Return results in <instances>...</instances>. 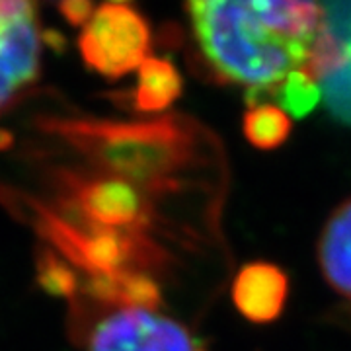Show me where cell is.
Segmentation results:
<instances>
[{
    "instance_id": "14",
    "label": "cell",
    "mask_w": 351,
    "mask_h": 351,
    "mask_svg": "<svg viewBox=\"0 0 351 351\" xmlns=\"http://www.w3.org/2000/svg\"><path fill=\"white\" fill-rule=\"evenodd\" d=\"M38 283L53 297H75L78 277L55 252L43 250L38 258Z\"/></svg>"
},
{
    "instance_id": "18",
    "label": "cell",
    "mask_w": 351,
    "mask_h": 351,
    "mask_svg": "<svg viewBox=\"0 0 351 351\" xmlns=\"http://www.w3.org/2000/svg\"><path fill=\"white\" fill-rule=\"evenodd\" d=\"M45 41L49 43L51 47H63V45H64L63 36H59L57 32H47V36H45Z\"/></svg>"
},
{
    "instance_id": "6",
    "label": "cell",
    "mask_w": 351,
    "mask_h": 351,
    "mask_svg": "<svg viewBox=\"0 0 351 351\" xmlns=\"http://www.w3.org/2000/svg\"><path fill=\"white\" fill-rule=\"evenodd\" d=\"M88 351H207V348L168 316L143 308H121L92 330Z\"/></svg>"
},
{
    "instance_id": "7",
    "label": "cell",
    "mask_w": 351,
    "mask_h": 351,
    "mask_svg": "<svg viewBox=\"0 0 351 351\" xmlns=\"http://www.w3.org/2000/svg\"><path fill=\"white\" fill-rule=\"evenodd\" d=\"M41 34L36 6L0 0V112L38 80Z\"/></svg>"
},
{
    "instance_id": "17",
    "label": "cell",
    "mask_w": 351,
    "mask_h": 351,
    "mask_svg": "<svg viewBox=\"0 0 351 351\" xmlns=\"http://www.w3.org/2000/svg\"><path fill=\"white\" fill-rule=\"evenodd\" d=\"M14 143L12 133L8 131V129H0V151H6V149H10Z\"/></svg>"
},
{
    "instance_id": "5",
    "label": "cell",
    "mask_w": 351,
    "mask_h": 351,
    "mask_svg": "<svg viewBox=\"0 0 351 351\" xmlns=\"http://www.w3.org/2000/svg\"><path fill=\"white\" fill-rule=\"evenodd\" d=\"M71 209L90 225L112 230H143L152 223L149 195L113 176H63Z\"/></svg>"
},
{
    "instance_id": "13",
    "label": "cell",
    "mask_w": 351,
    "mask_h": 351,
    "mask_svg": "<svg viewBox=\"0 0 351 351\" xmlns=\"http://www.w3.org/2000/svg\"><path fill=\"white\" fill-rule=\"evenodd\" d=\"M277 106L291 117H306L322 100L320 84L304 69L295 71L274 90Z\"/></svg>"
},
{
    "instance_id": "12",
    "label": "cell",
    "mask_w": 351,
    "mask_h": 351,
    "mask_svg": "<svg viewBox=\"0 0 351 351\" xmlns=\"http://www.w3.org/2000/svg\"><path fill=\"white\" fill-rule=\"evenodd\" d=\"M293 123L289 115L274 104H254L242 119L244 137L260 151H274L291 135Z\"/></svg>"
},
{
    "instance_id": "10",
    "label": "cell",
    "mask_w": 351,
    "mask_h": 351,
    "mask_svg": "<svg viewBox=\"0 0 351 351\" xmlns=\"http://www.w3.org/2000/svg\"><path fill=\"white\" fill-rule=\"evenodd\" d=\"M318 263L328 285L351 301V199L343 201L322 228Z\"/></svg>"
},
{
    "instance_id": "4",
    "label": "cell",
    "mask_w": 351,
    "mask_h": 351,
    "mask_svg": "<svg viewBox=\"0 0 351 351\" xmlns=\"http://www.w3.org/2000/svg\"><path fill=\"white\" fill-rule=\"evenodd\" d=\"M78 47L88 69L117 80L149 59L151 25L133 4L106 2L84 25Z\"/></svg>"
},
{
    "instance_id": "16",
    "label": "cell",
    "mask_w": 351,
    "mask_h": 351,
    "mask_svg": "<svg viewBox=\"0 0 351 351\" xmlns=\"http://www.w3.org/2000/svg\"><path fill=\"white\" fill-rule=\"evenodd\" d=\"M59 10L63 14V18L71 25H84L88 24V20L92 18V14L96 10V6L92 2H86V0H71V2H63L59 4Z\"/></svg>"
},
{
    "instance_id": "2",
    "label": "cell",
    "mask_w": 351,
    "mask_h": 351,
    "mask_svg": "<svg viewBox=\"0 0 351 351\" xmlns=\"http://www.w3.org/2000/svg\"><path fill=\"white\" fill-rule=\"evenodd\" d=\"M41 127L86 156L100 174L125 180L145 195L172 193L197 158V138L188 121H108L86 117H47Z\"/></svg>"
},
{
    "instance_id": "1",
    "label": "cell",
    "mask_w": 351,
    "mask_h": 351,
    "mask_svg": "<svg viewBox=\"0 0 351 351\" xmlns=\"http://www.w3.org/2000/svg\"><path fill=\"white\" fill-rule=\"evenodd\" d=\"M188 12L207 64L225 82L248 88L252 101L306 66L322 27L313 2L199 0Z\"/></svg>"
},
{
    "instance_id": "11",
    "label": "cell",
    "mask_w": 351,
    "mask_h": 351,
    "mask_svg": "<svg viewBox=\"0 0 351 351\" xmlns=\"http://www.w3.org/2000/svg\"><path fill=\"white\" fill-rule=\"evenodd\" d=\"M137 71L133 104L138 112H162L182 96V76L170 61L149 57Z\"/></svg>"
},
{
    "instance_id": "15",
    "label": "cell",
    "mask_w": 351,
    "mask_h": 351,
    "mask_svg": "<svg viewBox=\"0 0 351 351\" xmlns=\"http://www.w3.org/2000/svg\"><path fill=\"white\" fill-rule=\"evenodd\" d=\"M322 10V38L339 51L351 53V2L320 4Z\"/></svg>"
},
{
    "instance_id": "3",
    "label": "cell",
    "mask_w": 351,
    "mask_h": 351,
    "mask_svg": "<svg viewBox=\"0 0 351 351\" xmlns=\"http://www.w3.org/2000/svg\"><path fill=\"white\" fill-rule=\"evenodd\" d=\"M36 207V226L57 250L88 276L123 274L156 267L164 262V252L143 230H112L90 225L71 209L53 211Z\"/></svg>"
},
{
    "instance_id": "9",
    "label": "cell",
    "mask_w": 351,
    "mask_h": 351,
    "mask_svg": "<svg viewBox=\"0 0 351 351\" xmlns=\"http://www.w3.org/2000/svg\"><path fill=\"white\" fill-rule=\"evenodd\" d=\"M304 71L320 84L330 113L339 123L351 127V53L339 51L318 36Z\"/></svg>"
},
{
    "instance_id": "8",
    "label": "cell",
    "mask_w": 351,
    "mask_h": 351,
    "mask_svg": "<svg viewBox=\"0 0 351 351\" xmlns=\"http://www.w3.org/2000/svg\"><path fill=\"white\" fill-rule=\"evenodd\" d=\"M289 297V279L276 263H246L234 279L232 301L239 313L254 324L277 320Z\"/></svg>"
}]
</instances>
